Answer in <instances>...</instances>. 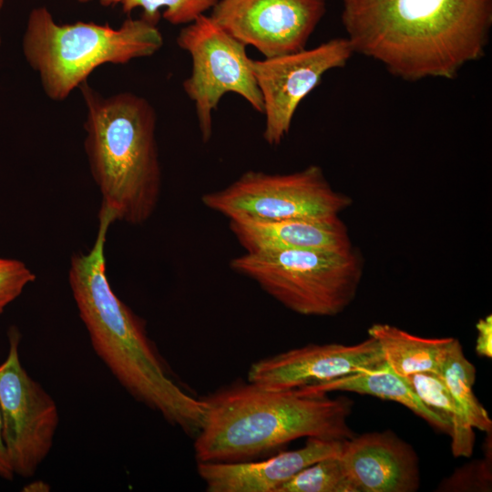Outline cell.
Instances as JSON below:
<instances>
[{
  "instance_id": "6da1fadb",
  "label": "cell",
  "mask_w": 492,
  "mask_h": 492,
  "mask_svg": "<svg viewBox=\"0 0 492 492\" xmlns=\"http://www.w3.org/2000/svg\"><path fill=\"white\" fill-rule=\"evenodd\" d=\"M342 21L354 52L394 76L451 79L483 56L492 0H342Z\"/></svg>"
},
{
  "instance_id": "7a4b0ae2",
  "label": "cell",
  "mask_w": 492,
  "mask_h": 492,
  "mask_svg": "<svg viewBox=\"0 0 492 492\" xmlns=\"http://www.w3.org/2000/svg\"><path fill=\"white\" fill-rule=\"evenodd\" d=\"M112 212L100 207L92 248L72 255L68 282L94 351L137 401L159 412L169 424L196 436L206 404L180 388L149 339L144 321L110 287L105 245Z\"/></svg>"
},
{
  "instance_id": "3957f363",
  "label": "cell",
  "mask_w": 492,
  "mask_h": 492,
  "mask_svg": "<svg viewBox=\"0 0 492 492\" xmlns=\"http://www.w3.org/2000/svg\"><path fill=\"white\" fill-rule=\"evenodd\" d=\"M194 441L197 462H241L268 456L302 437L347 440L353 401L346 396L269 390L238 382L203 398Z\"/></svg>"
},
{
  "instance_id": "277c9868",
  "label": "cell",
  "mask_w": 492,
  "mask_h": 492,
  "mask_svg": "<svg viewBox=\"0 0 492 492\" xmlns=\"http://www.w3.org/2000/svg\"><path fill=\"white\" fill-rule=\"evenodd\" d=\"M79 89L87 108L84 148L101 206L116 220L143 224L161 191L156 111L132 92L104 97L87 81Z\"/></svg>"
},
{
  "instance_id": "5b68a950",
  "label": "cell",
  "mask_w": 492,
  "mask_h": 492,
  "mask_svg": "<svg viewBox=\"0 0 492 492\" xmlns=\"http://www.w3.org/2000/svg\"><path fill=\"white\" fill-rule=\"evenodd\" d=\"M162 46L157 25L142 17H128L117 28L93 22L58 24L44 6L30 12L23 37L24 56L54 101L65 100L97 67L153 56Z\"/></svg>"
},
{
  "instance_id": "8992f818",
  "label": "cell",
  "mask_w": 492,
  "mask_h": 492,
  "mask_svg": "<svg viewBox=\"0 0 492 492\" xmlns=\"http://www.w3.org/2000/svg\"><path fill=\"white\" fill-rule=\"evenodd\" d=\"M230 266L289 310L307 316L343 312L354 299L363 275V261L354 248L245 252Z\"/></svg>"
},
{
  "instance_id": "52a82bcc",
  "label": "cell",
  "mask_w": 492,
  "mask_h": 492,
  "mask_svg": "<svg viewBox=\"0 0 492 492\" xmlns=\"http://www.w3.org/2000/svg\"><path fill=\"white\" fill-rule=\"evenodd\" d=\"M201 201L229 220H261L332 218L352 204L316 165L288 174L249 170L226 188L202 195Z\"/></svg>"
},
{
  "instance_id": "ba28073f",
  "label": "cell",
  "mask_w": 492,
  "mask_h": 492,
  "mask_svg": "<svg viewBox=\"0 0 492 492\" xmlns=\"http://www.w3.org/2000/svg\"><path fill=\"white\" fill-rule=\"evenodd\" d=\"M192 60L183 88L194 103L204 143L212 135V113L226 93L242 97L257 112L264 106L246 46L204 14L182 27L176 38Z\"/></svg>"
},
{
  "instance_id": "9c48e42d",
  "label": "cell",
  "mask_w": 492,
  "mask_h": 492,
  "mask_svg": "<svg viewBox=\"0 0 492 492\" xmlns=\"http://www.w3.org/2000/svg\"><path fill=\"white\" fill-rule=\"evenodd\" d=\"M9 348L0 364L2 437L15 475L31 477L48 456L59 424L52 396L23 367L18 328L8 330Z\"/></svg>"
},
{
  "instance_id": "30bf717a",
  "label": "cell",
  "mask_w": 492,
  "mask_h": 492,
  "mask_svg": "<svg viewBox=\"0 0 492 492\" xmlns=\"http://www.w3.org/2000/svg\"><path fill=\"white\" fill-rule=\"evenodd\" d=\"M354 53L349 40L338 37L311 49L252 60L264 106L263 138L269 145L282 141L301 101L320 84L326 72L344 67Z\"/></svg>"
},
{
  "instance_id": "8fae6325",
  "label": "cell",
  "mask_w": 492,
  "mask_h": 492,
  "mask_svg": "<svg viewBox=\"0 0 492 492\" xmlns=\"http://www.w3.org/2000/svg\"><path fill=\"white\" fill-rule=\"evenodd\" d=\"M210 15L265 58L301 51L326 11L324 0H218Z\"/></svg>"
},
{
  "instance_id": "7c38bea8",
  "label": "cell",
  "mask_w": 492,
  "mask_h": 492,
  "mask_svg": "<svg viewBox=\"0 0 492 492\" xmlns=\"http://www.w3.org/2000/svg\"><path fill=\"white\" fill-rule=\"evenodd\" d=\"M377 342L368 337L351 345L308 344L253 363L248 382L269 390L298 389L384 363Z\"/></svg>"
},
{
  "instance_id": "4fadbf2b",
  "label": "cell",
  "mask_w": 492,
  "mask_h": 492,
  "mask_svg": "<svg viewBox=\"0 0 492 492\" xmlns=\"http://www.w3.org/2000/svg\"><path fill=\"white\" fill-rule=\"evenodd\" d=\"M339 458L356 492H414L419 487L416 453L391 431L343 440Z\"/></svg>"
},
{
  "instance_id": "5bb4252c",
  "label": "cell",
  "mask_w": 492,
  "mask_h": 492,
  "mask_svg": "<svg viewBox=\"0 0 492 492\" xmlns=\"http://www.w3.org/2000/svg\"><path fill=\"white\" fill-rule=\"evenodd\" d=\"M343 440L308 437L298 449L267 459L241 462H198V474L209 492H278L306 466L341 454Z\"/></svg>"
},
{
  "instance_id": "9a60e30c",
  "label": "cell",
  "mask_w": 492,
  "mask_h": 492,
  "mask_svg": "<svg viewBox=\"0 0 492 492\" xmlns=\"http://www.w3.org/2000/svg\"><path fill=\"white\" fill-rule=\"evenodd\" d=\"M229 226L246 252L353 249L347 228L339 216L279 220L230 219Z\"/></svg>"
},
{
  "instance_id": "2e32d148",
  "label": "cell",
  "mask_w": 492,
  "mask_h": 492,
  "mask_svg": "<svg viewBox=\"0 0 492 492\" xmlns=\"http://www.w3.org/2000/svg\"><path fill=\"white\" fill-rule=\"evenodd\" d=\"M303 394L326 395L330 392H354L399 403L436 429L450 434L451 426L428 409L415 394L406 379L385 362L327 382L298 388Z\"/></svg>"
},
{
  "instance_id": "e0dca14e",
  "label": "cell",
  "mask_w": 492,
  "mask_h": 492,
  "mask_svg": "<svg viewBox=\"0 0 492 492\" xmlns=\"http://www.w3.org/2000/svg\"><path fill=\"white\" fill-rule=\"evenodd\" d=\"M368 335L377 342L384 362L405 378L417 373L441 376L443 363L454 339L424 338L387 323L373 324Z\"/></svg>"
},
{
  "instance_id": "ac0fdd59",
  "label": "cell",
  "mask_w": 492,
  "mask_h": 492,
  "mask_svg": "<svg viewBox=\"0 0 492 492\" xmlns=\"http://www.w3.org/2000/svg\"><path fill=\"white\" fill-rule=\"evenodd\" d=\"M405 379L420 401L450 425L454 456L469 457L475 446L474 428L458 410L442 377L433 373H417Z\"/></svg>"
},
{
  "instance_id": "d6986e66",
  "label": "cell",
  "mask_w": 492,
  "mask_h": 492,
  "mask_svg": "<svg viewBox=\"0 0 492 492\" xmlns=\"http://www.w3.org/2000/svg\"><path fill=\"white\" fill-rule=\"evenodd\" d=\"M441 377L468 424L474 429L491 432L492 420L473 391L476 368L465 356L461 343L456 338L448 347L442 365Z\"/></svg>"
},
{
  "instance_id": "ffe728a7",
  "label": "cell",
  "mask_w": 492,
  "mask_h": 492,
  "mask_svg": "<svg viewBox=\"0 0 492 492\" xmlns=\"http://www.w3.org/2000/svg\"><path fill=\"white\" fill-rule=\"evenodd\" d=\"M87 3L93 0H77ZM105 6L121 5L124 13L133 9L143 10L141 17L157 25L160 19V9L164 8L162 17L169 23L178 26L194 21L207 10L212 8L218 0H98Z\"/></svg>"
},
{
  "instance_id": "44dd1931",
  "label": "cell",
  "mask_w": 492,
  "mask_h": 492,
  "mask_svg": "<svg viewBox=\"0 0 492 492\" xmlns=\"http://www.w3.org/2000/svg\"><path fill=\"white\" fill-rule=\"evenodd\" d=\"M278 492H356L338 456L319 460L285 482Z\"/></svg>"
},
{
  "instance_id": "7402d4cb",
  "label": "cell",
  "mask_w": 492,
  "mask_h": 492,
  "mask_svg": "<svg viewBox=\"0 0 492 492\" xmlns=\"http://www.w3.org/2000/svg\"><path fill=\"white\" fill-rule=\"evenodd\" d=\"M35 280L36 274L23 261L0 258V314Z\"/></svg>"
},
{
  "instance_id": "603a6c76",
  "label": "cell",
  "mask_w": 492,
  "mask_h": 492,
  "mask_svg": "<svg viewBox=\"0 0 492 492\" xmlns=\"http://www.w3.org/2000/svg\"><path fill=\"white\" fill-rule=\"evenodd\" d=\"M491 460L488 457L483 461L458 468L449 478L444 480L438 490L465 491L477 490L488 491L491 488Z\"/></svg>"
},
{
  "instance_id": "cb8c5ba5",
  "label": "cell",
  "mask_w": 492,
  "mask_h": 492,
  "mask_svg": "<svg viewBox=\"0 0 492 492\" xmlns=\"http://www.w3.org/2000/svg\"><path fill=\"white\" fill-rule=\"evenodd\" d=\"M476 352L480 357H492V316L489 314L477 323Z\"/></svg>"
},
{
  "instance_id": "d4e9b609",
  "label": "cell",
  "mask_w": 492,
  "mask_h": 492,
  "mask_svg": "<svg viewBox=\"0 0 492 492\" xmlns=\"http://www.w3.org/2000/svg\"><path fill=\"white\" fill-rule=\"evenodd\" d=\"M0 477L7 480L12 481L15 477V473L13 471V468L11 466L3 437H2V419H1V413H0Z\"/></svg>"
},
{
  "instance_id": "484cf974",
  "label": "cell",
  "mask_w": 492,
  "mask_h": 492,
  "mask_svg": "<svg viewBox=\"0 0 492 492\" xmlns=\"http://www.w3.org/2000/svg\"><path fill=\"white\" fill-rule=\"evenodd\" d=\"M23 492H48L50 486L43 480H35L23 487Z\"/></svg>"
},
{
  "instance_id": "4316f807",
  "label": "cell",
  "mask_w": 492,
  "mask_h": 492,
  "mask_svg": "<svg viewBox=\"0 0 492 492\" xmlns=\"http://www.w3.org/2000/svg\"><path fill=\"white\" fill-rule=\"evenodd\" d=\"M3 4H4V0H0V11L2 9ZM0 42H1V37H0Z\"/></svg>"
}]
</instances>
